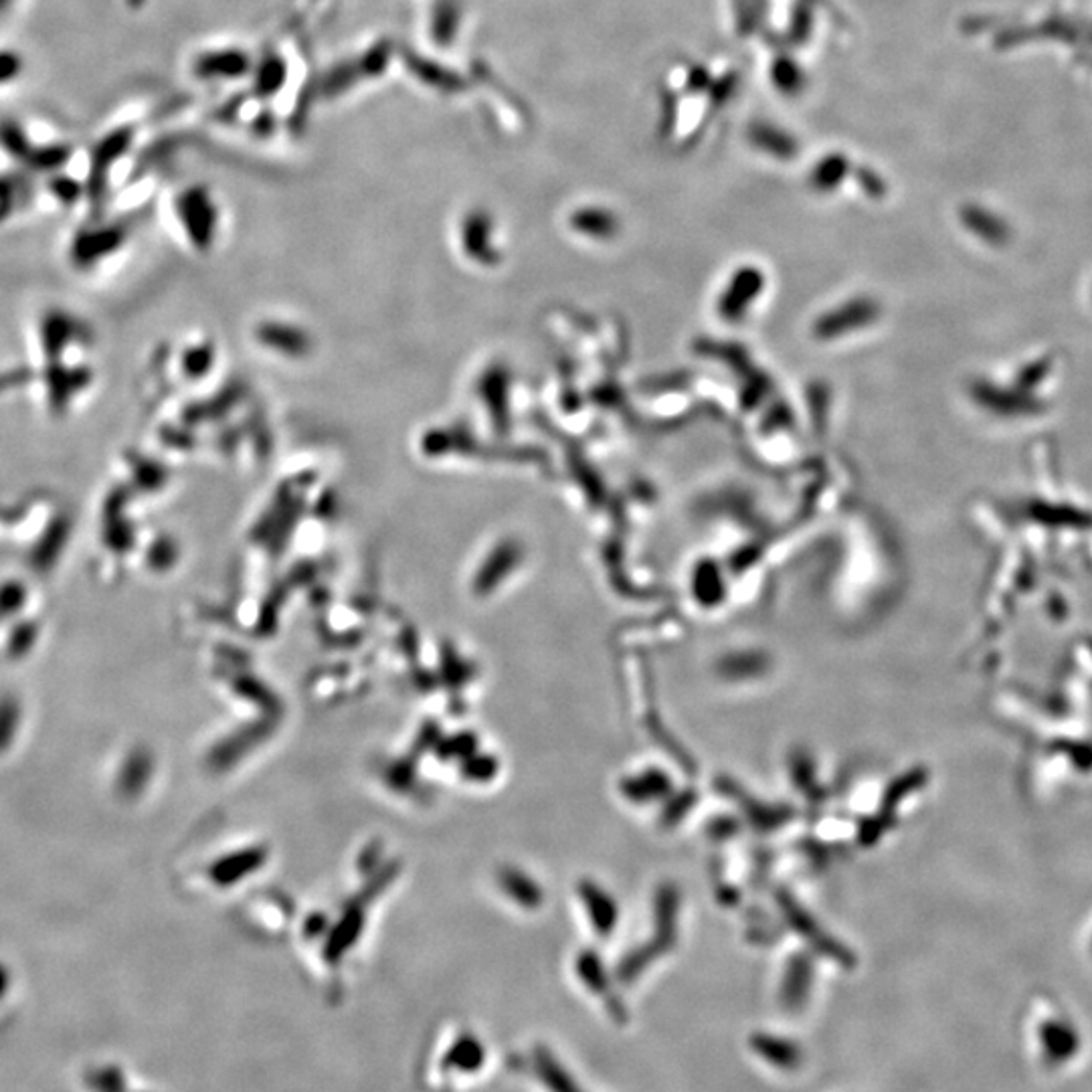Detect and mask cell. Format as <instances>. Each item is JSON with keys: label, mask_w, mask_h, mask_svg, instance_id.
<instances>
[{"label": "cell", "mask_w": 1092, "mask_h": 1092, "mask_svg": "<svg viewBox=\"0 0 1092 1092\" xmlns=\"http://www.w3.org/2000/svg\"><path fill=\"white\" fill-rule=\"evenodd\" d=\"M253 69L251 57L239 47L207 51L197 57L193 71L200 79H237Z\"/></svg>", "instance_id": "2"}, {"label": "cell", "mask_w": 1092, "mask_h": 1092, "mask_svg": "<svg viewBox=\"0 0 1092 1092\" xmlns=\"http://www.w3.org/2000/svg\"><path fill=\"white\" fill-rule=\"evenodd\" d=\"M465 10L462 0H435L428 17V34L431 43L439 49H447L458 43L462 34Z\"/></svg>", "instance_id": "1"}, {"label": "cell", "mask_w": 1092, "mask_h": 1092, "mask_svg": "<svg viewBox=\"0 0 1092 1092\" xmlns=\"http://www.w3.org/2000/svg\"><path fill=\"white\" fill-rule=\"evenodd\" d=\"M0 142H2L4 150H8L13 156L27 159V154L31 152V144L27 140V134L23 132V128L17 126V124H2L0 126Z\"/></svg>", "instance_id": "4"}, {"label": "cell", "mask_w": 1092, "mask_h": 1092, "mask_svg": "<svg viewBox=\"0 0 1092 1092\" xmlns=\"http://www.w3.org/2000/svg\"><path fill=\"white\" fill-rule=\"evenodd\" d=\"M23 69V62L13 51H0V83L15 79Z\"/></svg>", "instance_id": "6"}, {"label": "cell", "mask_w": 1092, "mask_h": 1092, "mask_svg": "<svg viewBox=\"0 0 1092 1092\" xmlns=\"http://www.w3.org/2000/svg\"><path fill=\"white\" fill-rule=\"evenodd\" d=\"M288 79V64L282 55L271 53L256 66V92L260 96H273L282 92Z\"/></svg>", "instance_id": "3"}, {"label": "cell", "mask_w": 1092, "mask_h": 1092, "mask_svg": "<svg viewBox=\"0 0 1092 1092\" xmlns=\"http://www.w3.org/2000/svg\"><path fill=\"white\" fill-rule=\"evenodd\" d=\"M69 156V150L64 146H45V148H31L27 154L29 165L37 166L41 170H53L64 165Z\"/></svg>", "instance_id": "5"}, {"label": "cell", "mask_w": 1092, "mask_h": 1092, "mask_svg": "<svg viewBox=\"0 0 1092 1092\" xmlns=\"http://www.w3.org/2000/svg\"><path fill=\"white\" fill-rule=\"evenodd\" d=\"M8 2H10V0H0V10H4V8L8 6Z\"/></svg>", "instance_id": "7"}, {"label": "cell", "mask_w": 1092, "mask_h": 1092, "mask_svg": "<svg viewBox=\"0 0 1092 1092\" xmlns=\"http://www.w3.org/2000/svg\"><path fill=\"white\" fill-rule=\"evenodd\" d=\"M142 2H144V0H128V4H132V6H138V4H142Z\"/></svg>", "instance_id": "8"}]
</instances>
